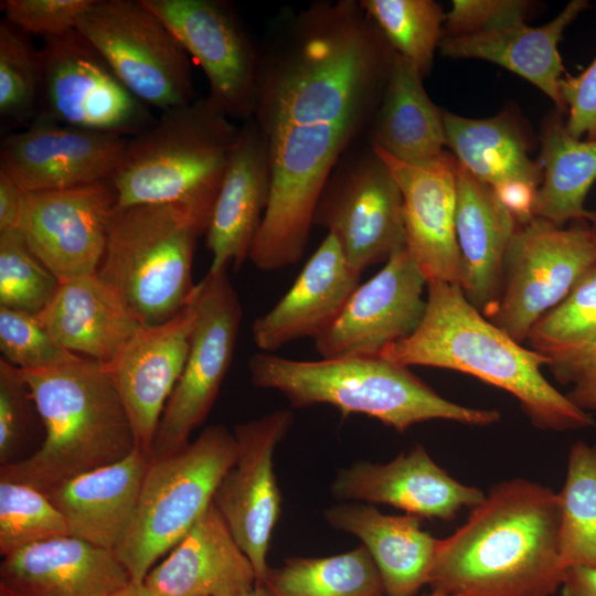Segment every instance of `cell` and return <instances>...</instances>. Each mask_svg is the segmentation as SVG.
Wrapping results in <instances>:
<instances>
[{
  "mask_svg": "<svg viewBox=\"0 0 596 596\" xmlns=\"http://www.w3.org/2000/svg\"><path fill=\"white\" fill-rule=\"evenodd\" d=\"M259 50L251 118L268 145L272 187L248 259L273 272L302 258L320 192L368 136L395 52L356 0L280 12Z\"/></svg>",
  "mask_w": 596,
  "mask_h": 596,
  "instance_id": "6da1fadb",
  "label": "cell"
},
{
  "mask_svg": "<svg viewBox=\"0 0 596 596\" xmlns=\"http://www.w3.org/2000/svg\"><path fill=\"white\" fill-rule=\"evenodd\" d=\"M560 528L558 492L522 478L497 483L438 539L427 585L444 596H553L566 571Z\"/></svg>",
  "mask_w": 596,
  "mask_h": 596,
  "instance_id": "7a4b0ae2",
  "label": "cell"
},
{
  "mask_svg": "<svg viewBox=\"0 0 596 596\" xmlns=\"http://www.w3.org/2000/svg\"><path fill=\"white\" fill-rule=\"evenodd\" d=\"M379 356L409 368L459 371L512 394L541 429L565 432L594 419L543 375L544 354L522 347L478 311L459 285L427 281L426 309L417 329Z\"/></svg>",
  "mask_w": 596,
  "mask_h": 596,
  "instance_id": "3957f363",
  "label": "cell"
},
{
  "mask_svg": "<svg viewBox=\"0 0 596 596\" xmlns=\"http://www.w3.org/2000/svg\"><path fill=\"white\" fill-rule=\"evenodd\" d=\"M20 372L45 438L30 457L1 466L0 480L46 493L137 448L130 418L105 364L77 355L51 369Z\"/></svg>",
  "mask_w": 596,
  "mask_h": 596,
  "instance_id": "277c9868",
  "label": "cell"
},
{
  "mask_svg": "<svg viewBox=\"0 0 596 596\" xmlns=\"http://www.w3.org/2000/svg\"><path fill=\"white\" fill-rule=\"evenodd\" d=\"M248 372L254 386L280 392L294 407L328 404L343 415L376 418L398 433L432 419L486 426L501 417L496 409L444 398L408 368L381 356L301 361L264 352L249 358Z\"/></svg>",
  "mask_w": 596,
  "mask_h": 596,
  "instance_id": "5b68a950",
  "label": "cell"
},
{
  "mask_svg": "<svg viewBox=\"0 0 596 596\" xmlns=\"http://www.w3.org/2000/svg\"><path fill=\"white\" fill-rule=\"evenodd\" d=\"M238 132L207 96L162 111L127 141L109 180L115 207L177 204L209 226Z\"/></svg>",
  "mask_w": 596,
  "mask_h": 596,
  "instance_id": "8992f818",
  "label": "cell"
},
{
  "mask_svg": "<svg viewBox=\"0 0 596 596\" xmlns=\"http://www.w3.org/2000/svg\"><path fill=\"white\" fill-rule=\"evenodd\" d=\"M206 228L177 204L115 207L96 274L142 326L166 322L194 296L193 256Z\"/></svg>",
  "mask_w": 596,
  "mask_h": 596,
  "instance_id": "52a82bcc",
  "label": "cell"
},
{
  "mask_svg": "<svg viewBox=\"0 0 596 596\" xmlns=\"http://www.w3.org/2000/svg\"><path fill=\"white\" fill-rule=\"evenodd\" d=\"M236 455L234 433L212 425L178 451L149 460L131 521L115 550L134 583H143L155 562L206 511Z\"/></svg>",
  "mask_w": 596,
  "mask_h": 596,
  "instance_id": "ba28073f",
  "label": "cell"
},
{
  "mask_svg": "<svg viewBox=\"0 0 596 596\" xmlns=\"http://www.w3.org/2000/svg\"><path fill=\"white\" fill-rule=\"evenodd\" d=\"M76 30L149 108L162 113L195 99L189 55L143 0H94Z\"/></svg>",
  "mask_w": 596,
  "mask_h": 596,
  "instance_id": "9c48e42d",
  "label": "cell"
},
{
  "mask_svg": "<svg viewBox=\"0 0 596 596\" xmlns=\"http://www.w3.org/2000/svg\"><path fill=\"white\" fill-rule=\"evenodd\" d=\"M312 225L338 238L348 265L360 275L405 247L400 187L369 140L348 151L328 177Z\"/></svg>",
  "mask_w": 596,
  "mask_h": 596,
  "instance_id": "30bf717a",
  "label": "cell"
},
{
  "mask_svg": "<svg viewBox=\"0 0 596 596\" xmlns=\"http://www.w3.org/2000/svg\"><path fill=\"white\" fill-rule=\"evenodd\" d=\"M595 263L596 242L584 221L564 228L534 216L520 224L505 253L502 292L489 320L522 344L535 322Z\"/></svg>",
  "mask_w": 596,
  "mask_h": 596,
  "instance_id": "8fae6325",
  "label": "cell"
},
{
  "mask_svg": "<svg viewBox=\"0 0 596 596\" xmlns=\"http://www.w3.org/2000/svg\"><path fill=\"white\" fill-rule=\"evenodd\" d=\"M40 111L56 123L132 138L155 121L151 108L119 79L77 30L43 39Z\"/></svg>",
  "mask_w": 596,
  "mask_h": 596,
  "instance_id": "7c38bea8",
  "label": "cell"
},
{
  "mask_svg": "<svg viewBox=\"0 0 596 596\" xmlns=\"http://www.w3.org/2000/svg\"><path fill=\"white\" fill-rule=\"evenodd\" d=\"M195 305L188 358L163 409L149 460L189 443L213 407L232 362L243 311L227 269L207 272L198 284Z\"/></svg>",
  "mask_w": 596,
  "mask_h": 596,
  "instance_id": "4fadbf2b",
  "label": "cell"
},
{
  "mask_svg": "<svg viewBox=\"0 0 596 596\" xmlns=\"http://www.w3.org/2000/svg\"><path fill=\"white\" fill-rule=\"evenodd\" d=\"M209 82V99L231 119L252 117L260 50L224 0H143Z\"/></svg>",
  "mask_w": 596,
  "mask_h": 596,
  "instance_id": "5bb4252c",
  "label": "cell"
},
{
  "mask_svg": "<svg viewBox=\"0 0 596 596\" xmlns=\"http://www.w3.org/2000/svg\"><path fill=\"white\" fill-rule=\"evenodd\" d=\"M292 422V413L284 409L237 424L233 432L236 459L213 497L214 505L253 564L258 584L264 583L269 571L266 556L281 510L273 456Z\"/></svg>",
  "mask_w": 596,
  "mask_h": 596,
  "instance_id": "9a60e30c",
  "label": "cell"
},
{
  "mask_svg": "<svg viewBox=\"0 0 596 596\" xmlns=\"http://www.w3.org/2000/svg\"><path fill=\"white\" fill-rule=\"evenodd\" d=\"M427 279L403 247L359 285L337 319L315 340L322 359L379 356L409 337L426 309Z\"/></svg>",
  "mask_w": 596,
  "mask_h": 596,
  "instance_id": "2e32d148",
  "label": "cell"
},
{
  "mask_svg": "<svg viewBox=\"0 0 596 596\" xmlns=\"http://www.w3.org/2000/svg\"><path fill=\"white\" fill-rule=\"evenodd\" d=\"M115 206L109 180L28 192L19 231L57 280L68 281L97 273Z\"/></svg>",
  "mask_w": 596,
  "mask_h": 596,
  "instance_id": "e0dca14e",
  "label": "cell"
},
{
  "mask_svg": "<svg viewBox=\"0 0 596 596\" xmlns=\"http://www.w3.org/2000/svg\"><path fill=\"white\" fill-rule=\"evenodd\" d=\"M127 141L38 116L1 138L0 167L26 192L70 189L110 180Z\"/></svg>",
  "mask_w": 596,
  "mask_h": 596,
  "instance_id": "ac0fdd59",
  "label": "cell"
},
{
  "mask_svg": "<svg viewBox=\"0 0 596 596\" xmlns=\"http://www.w3.org/2000/svg\"><path fill=\"white\" fill-rule=\"evenodd\" d=\"M195 294L196 289L190 304L171 319L142 326L105 365L130 418L137 449L148 459L188 358L196 318Z\"/></svg>",
  "mask_w": 596,
  "mask_h": 596,
  "instance_id": "d6986e66",
  "label": "cell"
},
{
  "mask_svg": "<svg viewBox=\"0 0 596 596\" xmlns=\"http://www.w3.org/2000/svg\"><path fill=\"white\" fill-rule=\"evenodd\" d=\"M372 147L400 187L409 255L427 281L459 285L456 158L445 152L433 161L406 163Z\"/></svg>",
  "mask_w": 596,
  "mask_h": 596,
  "instance_id": "ffe728a7",
  "label": "cell"
},
{
  "mask_svg": "<svg viewBox=\"0 0 596 596\" xmlns=\"http://www.w3.org/2000/svg\"><path fill=\"white\" fill-rule=\"evenodd\" d=\"M338 500L389 504L419 519L451 521L465 508L486 498L438 466L426 449L415 446L387 464L358 461L340 469L331 485Z\"/></svg>",
  "mask_w": 596,
  "mask_h": 596,
  "instance_id": "44dd1931",
  "label": "cell"
},
{
  "mask_svg": "<svg viewBox=\"0 0 596 596\" xmlns=\"http://www.w3.org/2000/svg\"><path fill=\"white\" fill-rule=\"evenodd\" d=\"M131 582L114 551L71 535L19 549L0 565V596H111Z\"/></svg>",
  "mask_w": 596,
  "mask_h": 596,
  "instance_id": "7402d4cb",
  "label": "cell"
},
{
  "mask_svg": "<svg viewBox=\"0 0 596 596\" xmlns=\"http://www.w3.org/2000/svg\"><path fill=\"white\" fill-rule=\"evenodd\" d=\"M272 169L266 138L253 118L238 137L217 193L205 244L212 254L209 272L240 269L249 252L268 204Z\"/></svg>",
  "mask_w": 596,
  "mask_h": 596,
  "instance_id": "603a6c76",
  "label": "cell"
},
{
  "mask_svg": "<svg viewBox=\"0 0 596 596\" xmlns=\"http://www.w3.org/2000/svg\"><path fill=\"white\" fill-rule=\"evenodd\" d=\"M519 225L494 190L457 163L459 286L467 300L488 319L499 305L505 253Z\"/></svg>",
  "mask_w": 596,
  "mask_h": 596,
  "instance_id": "cb8c5ba5",
  "label": "cell"
},
{
  "mask_svg": "<svg viewBox=\"0 0 596 596\" xmlns=\"http://www.w3.org/2000/svg\"><path fill=\"white\" fill-rule=\"evenodd\" d=\"M361 275L347 263L338 238L328 233L289 290L252 324V338L265 352L301 338L315 339L340 315Z\"/></svg>",
  "mask_w": 596,
  "mask_h": 596,
  "instance_id": "d4e9b609",
  "label": "cell"
},
{
  "mask_svg": "<svg viewBox=\"0 0 596 596\" xmlns=\"http://www.w3.org/2000/svg\"><path fill=\"white\" fill-rule=\"evenodd\" d=\"M153 596H236L257 577L213 501L143 581Z\"/></svg>",
  "mask_w": 596,
  "mask_h": 596,
  "instance_id": "484cf974",
  "label": "cell"
},
{
  "mask_svg": "<svg viewBox=\"0 0 596 596\" xmlns=\"http://www.w3.org/2000/svg\"><path fill=\"white\" fill-rule=\"evenodd\" d=\"M149 459L135 449L124 459L71 478L45 494L70 535L114 551L131 521Z\"/></svg>",
  "mask_w": 596,
  "mask_h": 596,
  "instance_id": "4316f807",
  "label": "cell"
},
{
  "mask_svg": "<svg viewBox=\"0 0 596 596\" xmlns=\"http://www.w3.org/2000/svg\"><path fill=\"white\" fill-rule=\"evenodd\" d=\"M36 316L64 349L105 365L142 327L97 274L60 283Z\"/></svg>",
  "mask_w": 596,
  "mask_h": 596,
  "instance_id": "83f0119b",
  "label": "cell"
},
{
  "mask_svg": "<svg viewBox=\"0 0 596 596\" xmlns=\"http://www.w3.org/2000/svg\"><path fill=\"white\" fill-rule=\"evenodd\" d=\"M336 530L356 536L373 558L386 596H415L428 583L438 539L421 519L383 514L372 505L338 504L323 511Z\"/></svg>",
  "mask_w": 596,
  "mask_h": 596,
  "instance_id": "f1b7e54d",
  "label": "cell"
},
{
  "mask_svg": "<svg viewBox=\"0 0 596 596\" xmlns=\"http://www.w3.org/2000/svg\"><path fill=\"white\" fill-rule=\"evenodd\" d=\"M589 6L587 0H572L551 21L541 26L525 22L466 36H445L440 53L451 58H478L498 64L523 77L560 110H566L560 81L563 64L558 43L566 28Z\"/></svg>",
  "mask_w": 596,
  "mask_h": 596,
  "instance_id": "f546056e",
  "label": "cell"
},
{
  "mask_svg": "<svg viewBox=\"0 0 596 596\" xmlns=\"http://www.w3.org/2000/svg\"><path fill=\"white\" fill-rule=\"evenodd\" d=\"M368 140L406 163L433 161L446 152L443 111L428 97L421 73L396 53Z\"/></svg>",
  "mask_w": 596,
  "mask_h": 596,
  "instance_id": "4dcf8cb0",
  "label": "cell"
},
{
  "mask_svg": "<svg viewBox=\"0 0 596 596\" xmlns=\"http://www.w3.org/2000/svg\"><path fill=\"white\" fill-rule=\"evenodd\" d=\"M446 147L476 179L497 190L525 182L540 187L543 170L528 153L525 137L507 113L475 119L443 111Z\"/></svg>",
  "mask_w": 596,
  "mask_h": 596,
  "instance_id": "1f68e13d",
  "label": "cell"
},
{
  "mask_svg": "<svg viewBox=\"0 0 596 596\" xmlns=\"http://www.w3.org/2000/svg\"><path fill=\"white\" fill-rule=\"evenodd\" d=\"M543 180L533 205L534 216L557 225L584 221L587 192L596 180V140L574 138L565 121L555 116L547 120L541 135Z\"/></svg>",
  "mask_w": 596,
  "mask_h": 596,
  "instance_id": "d6a6232c",
  "label": "cell"
},
{
  "mask_svg": "<svg viewBox=\"0 0 596 596\" xmlns=\"http://www.w3.org/2000/svg\"><path fill=\"white\" fill-rule=\"evenodd\" d=\"M272 596H382L383 583L368 550L326 557H288L263 583Z\"/></svg>",
  "mask_w": 596,
  "mask_h": 596,
  "instance_id": "836d02e7",
  "label": "cell"
},
{
  "mask_svg": "<svg viewBox=\"0 0 596 596\" xmlns=\"http://www.w3.org/2000/svg\"><path fill=\"white\" fill-rule=\"evenodd\" d=\"M561 502L560 550L565 568L596 567V440L571 447Z\"/></svg>",
  "mask_w": 596,
  "mask_h": 596,
  "instance_id": "e575fe53",
  "label": "cell"
},
{
  "mask_svg": "<svg viewBox=\"0 0 596 596\" xmlns=\"http://www.w3.org/2000/svg\"><path fill=\"white\" fill-rule=\"evenodd\" d=\"M392 50L424 77L443 39L445 13L433 0H360Z\"/></svg>",
  "mask_w": 596,
  "mask_h": 596,
  "instance_id": "d590c367",
  "label": "cell"
},
{
  "mask_svg": "<svg viewBox=\"0 0 596 596\" xmlns=\"http://www.w3.org/2000/svg\"><path fill=\"white\" fill-rule=\"evenodd\" d=\"M42 64L30 35L0 21V118L6 126H29L39 115Z\"/></svg>",
  "mask_w": 596,
  "mask_h": 596,
  "instance_id": "8d00e7d4",
  "label": "cell"
},
{
  "mask_svg": "<svg viewBox=\"0 0 596 596\" xmlns=\"http://www.w3.org/2000/svg\"><path fill=\"white\" fill-rule=\"evenodd\" d=\"M526 341L530 349L544 355L596 341V263L557 306L535 322Z\"/></svg>",
  "mask_w": 596,
  "mask_h": 596,
  "instance_id": "74e56055",
  "label": "cell"
},
{
  "mask_svg": "<svg viewBox=\"0 0 596 596\" xmlns=\"http://www.w3.org/2000/svg\"><path fill=\"white\" fill-rule=\"evenodd\" d=\"M70 535L63 514L47 496L25 483L0 480V552Z\"/></svg>",
  "mask_w": 596,
  "mask_h": 596,
  "instance_id": "f35d334b",
  "label": "cell"
},
{
  "mask_svg": "<svg viewBox=\"0 0 596 596\" xmlns=\"http://www.w3.org/2000/svg\"><path fill=\"white\" fill-rule=\"evenodd\" d=\"M58 286L20 231L0 233V306L38 315Z\"/></svg>",
  "mask_w": 596,
  "mask_h": 596,
  "instance_id": "ab89813d",
  "label": "cell"
},
{
  "mask_svg": "<svg viewBox=\"0 0 596 596\" xmlns=\"http://www.w3.org/2000/svg\"><path fill=\"white\" fill-rule=\"evenodd\" d=\"M2 360L21 371H39L77 356L64 349L36 315L0 306Z\"/></svg>",
  "mask_w": 596,
  "mask_h": 596,
  "instance_id": "60d3db41",
  "label": "cell"
},
{
  "mask_svg": "<svg viewBox=\"0 0 596 596\" xmlns=\"http://www.w3.org/2000/svg\"><path fill=\"white\" fill-rule=\"evenodd\" d=\"M94 0H2L4 20L43 39L64 35L77 29Z\"/></svg>",
  "mask_w": 596,
  "mask_h": 596,
  "instance_id": "b9f144b4",
  "label": "cell"
},
{
  "mask_svg": "<svg viewBox=\"0 0 596 596\" xmlns=\"http://www.w3.org/2000/svg\"><path fill=\"white\" fill-rule=\"evenodd\" d=\"M445 13L446 36H466L524 22L525 0H454Z\"/></svg>",
  "mask_w": 596,
  "mask_h": 596,
  "instance_id": "7bdbcfd3",
  "label": "cell"
},
{
  "mask_svg": "<svg viewBox=\"0 0 596 596\" xmlns=\"http://www.w3.org/2000/svg\"><path fill=\"white\" fill-rule=\"evenodd\" d=\"M31 393L19 369L0 359V462H12L29 424Z\"/></svg>",
  "mask_w": 596,
  "mask_h": 596,
  "instance_id": "ee69618b",
  "label": "cell"
},
{
  "mask_svg": "<svg viewBox=\"0 0 596 596\" xmlns=\"http://www.w3.org/2000/svg\"><path fill=\"white\" fill-rule=\"evenodd\" d=\"M550 371L571 390L567 398L581 409H596V341L582 348L545 355Z\"/></svg>",
  "mask_w": 596,
  "mask_h": 596,
  "instance_id": "f6af8a7d",
  "label": "cell"
},
{
  "mask_svg": "<svg viewBox=\"0 0 596 596\" xmlns=\"http://www.w3.org/2000/svg\"><path fill=\"white\" fill-rule=\"evenodd\" d=\"M560 89L567 110L566 130L574 138L596 140V57L577 76L562 77Z\"/></svg>",
  "mask_w": 596,
  "mask_h": 596,
  "instance_id": "bcb514c9",
  "label": "cell"
},
{
  "mask_svg": "<svg viewBox=\"0 0 596 596\" xmlns=\"http://www.w3.org/2000/svg\"><path fill=\"white\" fill-rule=\"evenodd\" d=\"M28 192L0 167V233L19 231Z\"/></svg>",
  "mask_w": 596,
  "mask_h": 596,
  "instance_id": "7dc6e473",
  "label": "cell"
},
{
  "mask_svg": "<svg viewBox=\"0 0 596 596\" xmlns=\"http://www.w3.org/2000/svg\"><path fill=\"white\" fill-rule=\"evenodd\" d=\"M560 592L561 596H596V567H567Z\"/></svg>",
  "mask_w": 596,
  "mask_h": 596,
  "instance_id": "c3c4849f",
  "label": "cell"
},
{
  "mask_svg": "<svg viewBox=\"0 0 596 596\" xmlns=\"http://www.w3.org/2000/svg\"><path fill=\"white\" fill-rule=\"evenodd\" d=\"M111 596H153L143 583H134L113 594Z\"/></svg>",
  "mask_w": 596,
  "mask_h": 596,
  "instance_id": "681fc988",
  "label": "cell"
},
{
  "mask_svg": "<svg viewBox=\"0 0 596 596\" xmlns=\"http://www.w3.org/2000/svg\"><path fill=\"white\" fill-rule=\"evenodd\" d=\"M236 596H272L270 592L264 584H256L253 588L249 590L242 593Z\"/></svg>",
  "mask_w": 596,
  "mask_h": 596,
  "instance_id": "f907efd6",
  "label": "cell"
},
{
  "mask_svg": "<svg viewBox=\"0 0 596 596\" xmlns=\"http://www.w3.org/2000/svg\"><path fill=\"white\" fill-rule=\"evenodd\" d=\"M588 220L590 222V225H588V226H589L592 236H593L594 241L596 242V212H592Z\"/></svg>",
  "mask_w": 596,
  "mask_h": 596,
  "instance_id": "816d5d0a",
  "label": "cell"
},
{
  "mask_svg": "<svg viewBox=\"0 0 596 596\" xmlns=\"http://www.w3.org/2000/svg\"><path fill=\"white\" fill-rule=\"evenodd\" d=\"M424 596H444L439 593L432 592L430 594L424 595Z\"/></svg>",
  "mask_w": 596,
  "mask_h": 596,
  "instance_id": "f5cc1de1",
  "label": "cell"
}]
</instances>
